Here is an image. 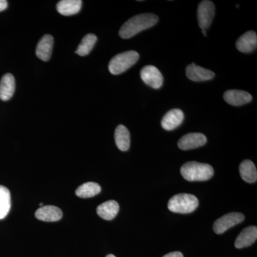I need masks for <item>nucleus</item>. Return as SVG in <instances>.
<instances>
[{
    "label": "nucleus",
    "instance_id": "f257e3e1",
    "mask_svg": "<svg viewBox=\"0 0 257 257\" xmlns=\"http://www.w3.org/2000/svg\"><path fill=\"white\" fill-rule=\"evenodd\" d=\"M158 17L151 13L138 15L128 20L120 29L119 35L122 39H130L143 30L152 28L158 22Z\"/></svg>",
    "mask_w": 257,
    "mask_h": 257
},
{
    "label": "nucleus",
    "instance_id": "4be33fe9",
    "mask_svg": "<svg viewBox=\"0 0 257 257\" xmlns=\"http://www.w3.org/2000/svg\"><path fill=\"white\" fill-rule=\"evenodd\" d=\"M101 192V187L95 182H87L79 186L76 190V195L80 198H90L94 197Z\"/></svg>",
    "mask_w": 257,
    "mask_h": 257
},
{
    "label": "nucleus",
    "instance_id": "dca6fc26",
    "mask_svg": "<svg viewBox=\"0 0 257 257\" xmlns=\"http://www.w3.org/2000/svg\"><path fill=\"white\" fill-rule=\"evenodd\" d=\"M15 91L14 76L10 73L5 74L0 81V99L8 101L13 97Z\"/></svg>",
    "mask_w": 257,
    "mask_h": 257
},
{
    "label": "nucleus",
    "instance_id": "39448f33",
    "mask_svg": "<svg viewBox=\"0 0 257 257\" xmlns=\"http://www.w3.org/2000/svg\"><path fill=\"white\" fill-rule=\"evenodd\" d=\"M215 14V7L214 3L209 0L201 2L198 6L197 18L199 28L207 30L209 28Z\"/></svg>",
    "mask_w": 257,
    "mask_h": 257
},
{
    "label": "nucleus",
    "instance_id": "a878e982",
    "mask_svg": "<svg viewBox=\"0 0 257 257\" xmlns=\"http://www.w3.org/2000/svg\"><path fill=\"white\" fill-rule=\"evenodd\" d=\"M202 32L204 36L207 37V33H206V30H202Z\"/></svg>",
    "mask_w": 257,
    "mask_h": 257
},
{
    "label": "nucleus",
    "instance_id": "f3484780",
    "mask_svg": "<svg viewBox=\"0 0 257 257\" xmlns=\"http://www.w3.org/2000/svg\"><path fill=\"white\" fill-rule=\"evenodd\" d=\"M119 210V204L114 200L107 201L98 206L96 213L104 220H112Z\"/></svg>",
    "mask_w": 257,
    "mask_h": 257
},
{
    "label": "nucleus",
    "instance_id": "412c9836",
    "mask_svg": "<svg viewBox=\"0 0 257 257\" xmlns=\"http://www.w3.org/2000/svg\"><path fill=\"white\" fill-rule=\"evenodd\" d=\"M11 209V194L9 189L0 185V219H4Z\"/></svg>",
    "mask_w": 257,
    "mask_h": 257
},
{
    "label": "nucleus",
    "instance_id": "bb28decb",
    "mask_svg": "<svg viewBox=\"0 0 257 257\" xmlns=\"http://www.w3.org/2000/svg\"><path fill=\"white\" fill-rule=\"evenodd\" d=\"M106 257H116L114 256V255H113V254H109V255H107V256H106Z\"/></svg>",
    "mask_w": 257,
    "mask_h": 257
},
{
    "label": "nucleus",
    "instance_id": "4468645a",
    "mask_svg": "<svg viewBox=\"0 0 257 257\" xmlns=\"http://www.w3.org/2000/svg\"><path fill=\"white\" fill-rule=\"evenodd\" d=\"M54 38L52 35H45L40 39L36 47V55L38 58L47 62L50 60L53 49Z\"/></svg>",
    "mask_w": 257,
    "mask_h": 257
},
{
    "label": "nucleus",
    "instance_id": "aec40b11",
    "mask_svg": "<svg viewBox=\"0 0 257 257\" xmlns=\"http://www.w3.org/2000/svg\"><path fill=\"white\" fill-rule=\"evenodd\" d=\"M239 172L241 178L248 183L256 182L257 171L254 164L251 160H244L239 166Z\"/></svg>",
    "mask_w": 257,
    "mask_h": 257
},
{
    "label": "nucleus",
    "instance_id": "ddd939ff",
    "mask_svg": "<svg viewBox=\"0 0 257 257\" xmlns=\"http://www.w3.org/2000/svg\"><path fill=\"white\" fill-rule=\"evenodd\" d=\"M63 214L60 208L55 206H44L37 209L35 212V216L39 220L47 221V222H53L62 219Z\"/></svg>",
    "mask_w": 257,
    "mask_h": 257
},
{
    "label": "nucleus",
    "instance_id": "0eeeda50",
    "mask_svg": "<svg viewBox=\"0 0 257 257\" xmlns=\"http://www.w3.org/2000/svg\"><path fill=\"white\" fill-rule=\"evenodd\" d=\"M140 76L145 84L154 89H160L163 84V76L155 66H145L142 69Z\"/></svg>",
    "mask_w": 257,
    "mask_h": 257
},
{
    "label": "nucleus",
    "instance_id": "20e7f679",
    "mask_svg": "<svg viewBox=\"0 0 257 257\" xmlns=\"http://www.w3.org/2000/svg\"><path fill=\"white\" fill-rule=\"evenodd\" d=\"M140 55L136 51L130 50L114 56L109 64L111 74L117 75L124 72L138 62Z\"/></svg>",
    "mask_w": 257,
    "mask_h": 257
},
{
    "label": "nucleus",
    "instance_id": "f8f14e48",
    "mask_svg": "<svg viewBox=\"0 0 257 257\" xmlns=\"http://www.w3.org/2000/svg\"><path fill=\"white\" fill-rule=\"evenodd\" d=\"M183 111L179 109H174L169 111L162 118V126L167 131L175 130L184 121Z\"/></svg>",
    "mask_w": 257,
    "mask_h": 257
},
{
    "label": "nucleus",
    "instance_id": "f03ea898",
    "mask_svg": "<svg viewBox=\"0 0 257 257\" xmlns=\"http://www.w3.org/2000/svg\"><path fill=\"white\" fill-rule=\"evenodd\" d=\"M182 177L189 182H202L211 179L214 175V169L208 164L189 162L180 170Z\"/></svg>",
    "mask_w": 257,
    "mask_h": 257
},
{
    "label": "nucleus",
    "instance_id": "5701e85b",
    "mask_svg": "<svg viewBox=\"0 0 257 257\" xmlns=\"http://www.w3.org/2000/svg\"><path fill=\"white\" fill-rule=\"evenodd\" d=\"M97 41V37L94 34H88L82 39V42L79 44L76 53L79 56H86L89 55L92 51L93 47Z\"/></svg>",
    "mask_w": 257,
    "mask_h": 257
},
{
    "label": "nucleus",
    "instance_id": "b1692460",
    "mask_svg": "<svg viewBox=\"0 0 257 257\" xmlns=\"http://www.w3.org/2000/svg\"><path fill=\"white\" fill-rule=\"evenodd\" d=\"M163 257H184V255L180 251H174V252L167 253Z\"/></svg>",
    "mask_w": 257,
    "mask_h": 257
},
{
    "label": "nucleus",
    "instance_id": "cd10ccee",
    "mask_svg": "<svg viewBox=\"0 0 257 257\" xmlns=\"http://www.w3.org/2000/svg\"><path fill=\"white\" fill-rule=\"evenodd\" d=\"M40 207H42V206H43V203H40Z\"/></svg>",
    "mask_w": 257,
    "mask_h": 257
},
{
    "label": "nucleus",
    "instance_id": "2eb2a0df",
    "mask_svg": "<svg viewBox=\"0 0 257 257\" xmlns=\"http://www.w3.org/2000/svg\"><path fill=\"white\" fill-rule=\"evenodd\" d=\"M257 239V228L255 226H248L240 233L235 241V247L242 248L251 246Z\"/></svg>",
    "mask_w": 257,
    "mask_h": 257
},
{
    "label": "nucleus",
    "instance_id": "9d476101",
    "mask_svg": "<svg viewBox=\"0 0 257 257\" xmlns=\"http://www.w3.org/2000/svg\"><path fill=\"white\" fill-rule=\"evenodd\" d=\"M224 99L231 105L241 106L252 100V96L245 91L231 89L224 92Z\"/></svg>",
    "mask_w": 257,
    "mask_h": 257
},
{
    "label": "nucleus",
    "instance_id": "6e6552de",
    "mask_svg": "<svg viewBox=\"0 0 257 257\" xmlns=\"http://www.w3.org/2000/svg\"><path fill=\"white\" fill-rule=\"evenodd\" d=\"M207 142V139L203 134L189 133L179 140L178 147L182 150H194L204 146Z\"/></svg>",
    "mask_w": 257,
    "mask_h": 257
},
{
    "label": "nucleus",
    "instance_id": "6ab92c4d",
    "mask_svg": "<svg viewBox=\"0 0 257 257\" xmlns=\"http://www.w3.org/2000/svg\"><path fill=\"white\" fill-rule=\"evenodd\" d=\"M115 143L119 150L127 151L130 147V133L124 125L120 124L115 130Z\"/></svg>",
    "mask_w": 257,
    "mask_h": 257
},
{
    "label": "nucleus",
    "instance_id": "1a4fd4ad",
    "mask_svg": "<svg viewBox=\"0 0 257 257\" xmlns=\"http://www.w3.org/2000/svg\"><path fill=\"white\" fill-rule=\"evenodd\" d=\"M187 77L193 82H204L214 78L215 74L209 70L192 63L187 66L186 69Z\"/></svg>",
    "mask_w": 257,
    "mask_h": 257
},
{
    "label": "nucleus",
    "instance_id": "423d86ee",
    "mask_svg": "<svg viewBox=\"0 0 257 257\" xmlns=\"http://www.w3.org/2000/svg\"><path fill=\"white\" fill-rule=\"evenodd\" d=\"M243 220H244V216L241 213H229L221 216L214 222L213 229L216 234H223L230 228L242 222Z\"/></svg>",
    "mask_w": 257,
    "mask_h": 257
},
{
    "label": "nucleus",
    "instance_id": "7ed1b4c3",
    "mask_svg": "<svg viewBox=\"0 0 257 257\" xmlns=\"http://www.w3.org/2000/svg\"><path fill=\"white\" fill-rule=\"evenodd\" d=\"M199 206V200L192 194H179L174 196L168 202L169 209L172 212L189 214Z\"/></svg>",
    "mask_w": 257,
    "mask_h": 257
},
{
    "label": "nucleus",
    "instance_id": "9b49d317",
    "mask_svg": "<svg viewBox=\"0 0 257 257\" xmlns=\"http://www.w3.org/2000/svg\"><path fill=\"white\" fill-rule=\"evenodd\" d=\"M257 35L254 31H248L238 39L236 47L239 52L250 53L256 49Z\"/></svg>",
    "mask_w": 257,
    "mask_h": 257
},
{
    "label": "nucleus",
    "instance_id": "393cba45",
    "mask_svg": "<svg viewBox=\"0 0 257 257\" xmlns=\"http://www.w3.org/2000/svg\"><path fill=\"white\" fill-rule=\"evenodd\" d=\"M8 5V2L5 1V0H0V12L7 9Z\"/></svg>",
    "mask_w": 257,
    "mask_h": 257
},
{
    "label": "nucleus",
    "instance_id": "a211bd4d",
    "mask_svg": "<svg viewBox=\"0 0 257 257\" xmlns=\"http://www.w3.org/2000/svg\"><path fill=\"white\" fill-rule=\"evenodd\" d=\"M81 0H62L57 5V10L60 14L64 16H70L77 14L82 8Z\"/></svg>",
    "mask_w": 257,
    "mask_h": 257
}]
</instances>
